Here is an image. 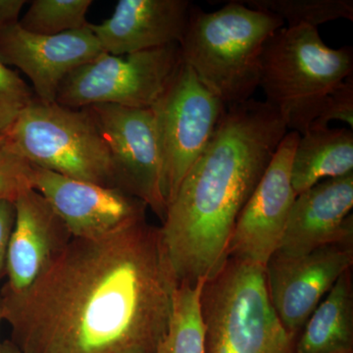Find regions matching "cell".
<instances>
[{"label":"cell","mask_w":353,"mask_h":353,"mask_svg":"<svg viewBox=\"0 0 353 353\" xmlns=\"http://www.w3.org/2000/svg\"><path fill=\"white\" fill-rule=\"evenodd\" d=\"M176 287L159 227L143 217L72 238L31 289L0 304L23 353H155Z\"/></svg>","instance_id":"cell-1"},{"label":"cell","mask_w":353,"mask_h":353,"mask_svg":"<svg viewBox=\"0 0 353 353\" xmlns=\"http://www.w3.org/2000/svg\"><path fill=\"white\" fill-rule=\"evenodd\" d=\"M288 132L265 101L227 106L159 227L178 285L196 284L220 270L239 216Z\"/></svg>","instance_id":"cell-2"},{"label":"cell","mask_w":353,"mask_h":353,"mask_svg":"<svg viewBox=\"0 0 353 353\" xmlns=\"http://www.w3.org/2000/svg\"><path fill=\"white\" fill-rule=\"evenodd\" d=\"M284 24L278 16L250 8L240 0L213 12L192 6L179 43L183 63L226 106L243 103L259 88L265 43Z\"/></svg>","instance_id":"cell-3"},{"label":"cell","mask_w":353,"mask_h":353,"mask_svg":"<svg viewBox=\"0 0 353 353\" xmlns=\"http://www.w3.org/2000/svg\"><path fill=\"white\" fill-rule=\"evenodd\" d=\"M352 71V46L329 48L311 26L281 28L262 51L259 88L288 130L303 134Z\"/></svg>","instance_id":"cell-4"},{"label":"cell","mask_w":353,"mask_h":353,"mask_svg":"<svg viewBox=\"0 0 353 353\" xmlns=\"http://www.w3.org/2000/svg\"><path fill=\"white\" fill-rule=\"evenodd\" d=\"M204 353H296V338L279 319L265 268L228 257L201 296Z\"/></svg>","instance_id":"cell-5"},{"label":"cell","mask_w":353,"mask_h":353,"mask_svg":"<svg viewBox=\"0 0 353 353\" xmlns=\"http://www.w3.org/2000/svg\"><path fill=\"white\" fill-rule=\"evenodd\" d=\"M4 137L7 145L39 168L115 188L108 145L88 108H69L36 99Z\"/></svg>","instance_id":"cell-6"},{"label":"cell","mask_w":353,"mask_h":353,"mask_svg":"<svg viewBox=\"0 0 353 353\" xmlns=\"http://www.w3.org/2000/svg\"><path fill=\"white\" fill-rule=\"evenodd\" d=\"M182 63L178 43L122 57L103 52L64 79L55 102L74 109L95 104L152 108Z\"/></svg>","instance_id":"cell-7"},{"label":"cell","mask_w":353,"mask_h":353,"mask_svg":"<svg viewBox=\"0 0 353 353\" xmlns=\"http://www.w3.org/2000/svg\"><path fill=\"white\" fill-rule=\"evenodd\" d=\"M226 109V104L183 61L152 106L167 208L205 150Z\"/></svg>","instance_id":"cell-8"},{"label":"cell","mask_w":353,"mask_h":353,"mask_svg":"<svg viewBox=\"0 0 353 353\" xmlns=\"http://www.w3.org/2000/svg\"><path fill=\"white\" fill-rule=\"evenodd\" d=\"M88 108L108 145L115 189L143 201L163 222L167 202L152 108L114 104Z\"/></svg>","instance_id":"cell-9"},{"label":"cell","mask_w":353,"mask_h":353,"mask_svg":"<svg viewBox=\"0 0 353 353\" xmlns=\"http://www.w3.org/2000/svg\"><path fill=\"white\" fill-rule=\"evenodd\" d=\"M299 139V132L290 131L279 145L239 216L228 257L265 268L277 252L297 196L292 185V162Z\"/></svg>","instance_id":"cell-10"},{"label":"cell","mask_w":353,"mask_h":353,"mask_svg":"<svg viewBox=\"0 0 353 353\" xmlns=\"http://www.w3.org/2000/svg\"><path fill=\"white\" fill-rule=\"evenodd\" d=\"M353 265V243L296 255L275 253L265 266L272 305L285 330L299 338L313 311Z\"/></svg>","instance_id":"cell-11"},{"label":"cell","mask_w":353,"mask_h":353,"mask_svg":"<svg viewBox=\"0 0 353 353\" xmlns=\"http://www.w3.org/2000/svg\"><path fill=\"white\" fill-rule=\"evenodd\" d=\"M32 189L54 209L72 238H103L146 217L145 204L120 190L73 180L34 165Z\"/></svg>","instance_id":"cell-12"},{"label":"cell","mask_w":353,"mask_h":353,"mask_svg":"<svg viewBox=\"0 0 353 353\" xmlns=\"http://www.w3.org/2000/svg\"><path fill=\"white\" fill-rule=\"evenodd\" d=\"M103 52L90 23L57 36L32 34L19 23L0 31V61L21 70L31 81L37 99L43 102H55L64 79Z\"/></svg>","instance_id":"cell-13"},{"label":"cell","mask_w":353,"mask_h":353,"mask_svg":"<svg viewBox=\"0 0 353 353\" xmlns=\"http://www.w3.org/2000/svg\"><path fill=\"white\" fill-rule=\"evenodd\" d=\"M15 223L7 250V282L0 299L24 294L46 273L72 236L61 218L34 190L15 201Z\"/></svg>","instance_id":"cell-14"},{"label":"cell","mask_w":353,"mask_h":353,"mask_svg":"<svg viewBox=\"0 0 353 353\" xmlns=\"http://www.w3.org/2000/svg\"><path fill=\"white\" fill-rule=\"evenodd\" d=\"M353 173L316 183L296 196L278 254L353 243Z\"/></svg>","instance_id":"cell-15"},{"label":"cell","mask_w":353,"mask_h":353,"mask_svg":"<svg viewBox=\"0 0 353 353\" xmlns=\"http://www.w3.org/2000/svg\"><path fill=\"white\" fill-rule=\"evenodd\" d=\"M192 6L188 0H120L109 19L90 27L104 52L122 57L180 43Z\"/></svg>","instance_id":"cell-16"},{"label":"cell","mask_w":353,"mask_h":353,"mask_svg":"<svg viewBox=\"0 0 353 353\" xmlns=\"http://www.w3.org/2000/svg\"><path fill=\"white\" fill-rule=\"evenodd\" d=\"M353 173V132L350 128L311 125L299 134L292 162L296 196L316 183Z\"/></svg>","instance_id":"cell-17"},{"label":"cell","mask_w":353,"mask_h":353,"mask_svg":"<svg viewBox=\"0 0 353 353\" xmlns=\"http://www.w3.org/2000/svg\"><path fill=\"white\" fill-rule=\"evenodd\" d=\"M296 353H353L352 269L343 273L304 325Z\"/></svg>","instance_id":"cell-18"},{"label":"cell","mask_w":353,"mask_h":353,"mask_svg":"<svg viewBox=\"0 0 353 353\" xmlns=\"http://www.w3.org/2000/svg\"><path fill=\"white\" fill-rule=\"evenodd\" d=\"M205 281L178 285L170 324L155 353H204L201 296Z\"/></svg>","instance_id":"cell-19"},{"label":"cell","mask_w":353,"mask_h":353,"mask_svg":"<svg viewBox=\"0 0 353 353\" xmlns=\"http://www.w3.org/2000/svg\"><path fill=\"white\" fill-rule=\"evenodd\" d=\"M250 8L278 16L288 27L318 28L339 19L353 20L352 0H241Z\"/></svg>","instance_id":"cell-20"},{"label":"cell","mask_w":353,"mask_h":353,"mask_svg":"<svg viewBox=\"0 0 353 353\" xmlns=\"http://www.w3.org/2000/svg\"><path fill=\"white\" fill-rule=\"evenodd\" d=\"M19 21L25 31L39 36H57L87 27L92 0H34Z\"/></svg>","instance_id":"cell-21"},{"label":"cell","mask_w":353,"mask_h":353,"mask_svg":"<svg viewBox=\"0 0 353 353\" xmlns=\"http://www.w3.org/2000/svg\"><path fill=\"white\" fill-rule=\"evenodd\" d=\"M36 99L32 88L0 61V134H6L21 111Z\"/></svg>","instance_id":"cell-22"},{"label":"cell","mask_w":353,"mask_h":353,"mask_svg":"<svg viewBox=\"0 0 353 353\" xmlns=\"http://www.w3.org/2000/svg\"><path fill=\"white\" fill-rule=\"evenodd\" d=\"M34 165L6 145L0 146V201H15L32 189Z\"/></svg>","instance_id":"cell-23"},{"label":"cell","mask_w":353,"mask_h":353,"mask_svg":"<svg viewBox=\"0 0 353 353\" xmlns=\"http://www.w3.org/2000/svg\"><path fill=\"white\" fill-rule=\"evenodd\" d=\"M339 120L350 125L353 129V79H347L336 88L323 103L317 118L313 121L314 126H329L330 121ZM310 125V126H311Z\"/></svg>","instance_id":"cell-24"},{"label":"cell","mask_w":353,"mask_h":353,"mask_svg":"<svg viewBox=\"0 0 353 353\" xmlns=\"http://www.w3.org/2000/svg\"><path fill=\"white\" fill-rule=\"evenodd\" d=\"M15 205L13 202L0 201V277L6 271L7 250L15 223Z\"/></svg>","instance_id":"cell-25"},{"label":"cell","mask_w":353,"mask_h":353,"mask_svg":"<svg viewBox=\"0 0 353 353\" xmlns=\"http://www.w3.org/2000/svg\"><path fill=\"white\" fill-rule=\"evenodd\" d=\"M28 1L25 0H0V31L19 23L21 11Z\"/></svg>","instance_id":"cell-26"},{"label":"cell","mask_w":353,"mask_h":353,"mask_svg":"<svg viewBox=\"0 0 353 353\" xmlns=\"http://www.w3.org/2000/svg\"><path fill=\"white\" fill-rule=\"evenodd\" d=\"M1 350L2 353H23L11 341H6L1 343Z\"/></svg>","instance_id":"cell-27"},{"label":"cell","mask_w":353,"mask_h":353,"mask_svg":"<svg viewBox=\"0 0 353 353\" xmlns=\"http://www.w3.org/2000/svg\"><path fill=\"white\" fill-rule=\"evenodd\" d=\"M3 321V312H2L1 304H0V324ZM0 353H2L1 343H0Z\"/></svg>","instance_id":"cell-28"},{"label":"cell","mask_w":353,"mask_h":353,"mask_svg":"<svg viewBox=\"0 0 353 353\" xmlns=\"http://www.w3.org/2000/svg\"><path fill=\"white\" fill-rule=\"evenodd\" d=\"M6 143V137L4 134H0V146L3 145Z\"/></svg>","instance_id":"cell-29"}]
</instances>
